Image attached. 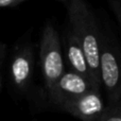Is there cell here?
<instances>
[{
    "label": "cell",
    "mask_w": 121,
    "mask_h": 121,
    "mask_svg": "<svg viewBox=\"0 0 121 121\" xmlns=\"http://www.w3.org/2000/svg\"><path fill=\"white\" fill-rule=\"evenodd\" d=\"M39 63L47 92L66 71L62 39L52 22L44 26L39 39Z\"/></svg>",
    "instance_id": "3957f363"
},
{
    "label": "cell",
    "mask_w": 121,
    "mask_h": 121,
    "mask_svg": "<svg viewBox=\"0 0 121 121\" xmlns=\"http://www.w3.org/2000/svg\"><path fill=\"white\" fill-rule=\"evenodd\" d=\"M5 45L2 42H0V69H1V65L4 60V56H5Z\"/></svg>",
    "instance_id": "8fae6325"
},
{
    "label": "cell",
    "mask_w": 121,
    "mask_h": 121,
    "mask_svg": "<svg viewBox=\"0 0 121 121\" xmlns=\"http://www.w3.org/2000/svg\"><path fill=\"white\" fill-rule=\"evenodd\" d=\"M100 79L108 106L121 103V46L102 26L100 43Z\"/></svg>",
    "instance_id": "7a4b0ae2"
},
{
    "label": "cell",
    "mask_w": 121,
    "mask_h": 121,
    "mask_svg": "<svg viewBox=\"0 0 121 121\" xmlns=\"http://www.w3.org/2000/svg\"><path fill=\"white\" fill-rule=\"evenodd\" d=\"M57 108L81 121H101L108 109V105L101 91L92 89L66 101Z\"/></svg>",
    "instance_id": "5b68a950"
},
{
    "label": "cell",
    "mask_w": 121,
    "mask_h": 121,
    "mask_svg": "<svg viewBox=\"0 0 121 121\" xmlns=\"http://www.w3.org/2000/svg\"><path fill=\"white\" fill-rule=\"evenodd\" d=\"M34 47L29 39H22L15 46L11 56L9 74L13 87L26 92L31 86L34 72Z\"/></svg>",
    "instance_id": "277c9868"
},
{
    "label": "cell",
    "mask_w": 121,
    "mask_h": 121,
    "mask_svg": "<svg viewBox=\"0 0 121 121\" xmlns=\"http://www.w3.org/2000/svg\"><path fill=\"white\" fill-rule=\"evenodd\" d=\"M92 89L96 88L88 80L70 70H66L47 95L49 101L59 107L66 101L82 96Z\"/></svg>",
    "instance_id": "8992f818"
},
{
    "label": "cell",
    "mask_w": 121,
    "mask_h": 121,
    "mask_svg": "<svg viewBox=\"0 0 121 121\" xmlns=\"http://www.w3.org/2000/svg\"><path fill=\"white\" fill-rule=\"evenodd\" d=\"M62 46H63V52H64V59L66 60L69 68L68 70L85 78L86 80H88L94 85V87L97 90H99L94 83V80H92L91 73H90L88 63L87 60H86L85 53L83 51V48L80 45L78 38L75 37L74 34L72 33V31L68 27L65 30L64 35H63ZM99 91H101V90H99Z\"/></svg>",
    "instance_id": "52a82bcc"
},
{
    "label": "cell",
    "mask_w": 121,
    "mask_h": 121,
    "mask_svg": "<svg viewBox=\"0 0 121 121\" xmlns=\"http://www.w3.org/2000/svg\"><path fill=\"white\" fill-rule=\"evenodd\" d=\"M108 5H109V9L112 10V12L115 15L121 29V1L120 0H111L108 2Z\"/></svg>",
    "instance_id": "9c48e42d"
},
{
    "label": "cell",
    "mask_w": 121,
    "mask_h": 121,
    "mask_svg": "<svg viewBox=\"0 0 121 121\" xmlns=\"http://www.w3.org/2000/svg\"><path fill=\"white\" fill-rule=\"evenodd\" d=\"M68 16V28L83 48L94 83L101 90L100 79V43L102 26L94 9L84 0L65 2Z\"/></svg>",
    "instance_id": "6da1fadb"
},
{
    "label": "cell",
    "mask_w": 121,
    "mask_h": 121,
    "mask_svg": "<svg viewBox=\"0 0 121 121\" xmlns=\"http://www.w3.org/2000/svg\"><path fill=\"white\" fill-rule=\"evenodd\" d=\"M1 85H2V77H1V71H0V89H1Z\"/></svg>",
    "instance_id": "7c38bea8"
},
{
    "label": "cell",
    "mask_w": 121,
    "mask_h": 121,
    "mask_svg": "<svg viewBox=\"0 0 121 121\" xmlns=\"http://www.w3.org/2000/svg\"><path fill=\"white\" fill-rule=\"evenodd\" d=\"M25 0H0V10L4 9H15L21 3H23Z\"/></svg>",
    "instance_id": "30bf717a"
},
{
    "label": "cell",
    "mask_w": 121,
    "mask_h": 121,
    "mask_svg": "<svg viewBox=\"0 0 121 121\" xmlns=\"http://www.w3.org/2000/svg\"><path fill=\"white\" fill-rule=\"evenodd\" d=\"M101 121H121V103L115 106H108L106 114Z\"/></svg>",
    "instance_id": "ba28073f"
}]
</instances>
